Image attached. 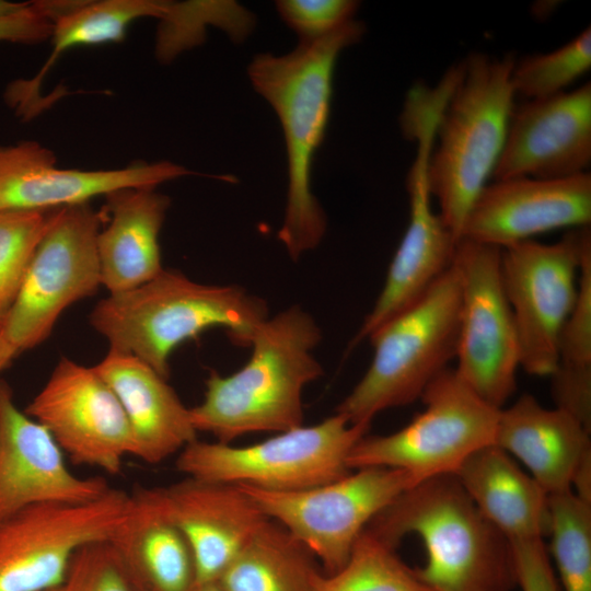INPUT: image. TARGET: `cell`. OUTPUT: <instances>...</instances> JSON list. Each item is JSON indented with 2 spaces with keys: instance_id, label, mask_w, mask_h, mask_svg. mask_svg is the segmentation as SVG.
Instances as JSON below:
<instances>
[{
  "instance_id": "6da1fadb",
  "label": "cell",
  "mask_w": 591,
  "mask_h": 591,
  "mask_svg": "<svg viewBox=\"0 0 591 591\" xmlns=\"http://www.w3.org/2000/svg\"><path fill=\"white\" fill-rule=\"evenodd\" d=\"M364 32V24L352 20L324 38L300 42L286 55H256L247 69L254 90L273 107L283 131L288 187L277 236L294 262L314 250L326 231L311 173L329 119L336 61Z\"/></svg>"
},
{
  "instance_id": "7a4b0ae2",
  "label": "cell",
  "mask_w": 591,
  "mask_h": 591,
  "mask_svg": "<svg viewBox=\"0 0 591 591\" xmlns=\"http://www.w3.org/2000/svg\"><path fill=\"white\" fill-rule=\"evenodd\" d=\"M322 329L300 305L256 328L248 361L229 375L211 372L202 401L189 408L197 432L230 443L251 432H282L303 425L304 387L323 375L313 355Z\"/></svg>"
},
{
  "instance_id": "3957f363",
  "label": "cell",
  "mask_w": 591,
  "mask_h": 591,
  "mask_svg": "<svg viewBox=\"0 0 591 591\" xmlns=\"http://www.w3.org/2000/svg\"><path fill=\"white\" fill-rule=\"evenodd\" d=\"M267 317V303L241 286L201 283L163 269L136 288L109 293L89 321L109 349L140 359L167 379L170 357L184 341L223 327L233 344L250 347Z\"/></svg>"
},
{
  "instance_id": "277c9868",
  "label": "cell",
  "mask_w": 591,
  "mask_h": 591,
  "mask_svg": "<svg viewBox=\"0 0 591 591\" xmlns=\"http://www.w3.org/2000/svg\"><path fill=\"white\" fill-rule=\"evenodd\" d=\"M366 530L393 548L406 535H418L427 560L414 571L433 591H511L517 586L509 540L454 474L404 491Z\"/></svg>"
},
{
  "instance_id": "5b68a950",
  "label": "cell",
  "mask_w": 591,
  "mask_h": 591,
  "mask_svg": "<svg viewBox=\"0 0 591 591\" xmlns=\"http://www.w3.org/2000/svg\"><path fill=\"white\" fill-rule=\"evenodd\" d=\"M515 57L475 51L462 71L436 128L428 185L445 227L459 242L475 199L493 177L501 154L514 92Z\"/></svg>"
},
{
  "instance_id": "8992f818",
  "label": "cell",
  "mask_w": 591,
  "mask_h": 591,
  "mask_svg": "<svg viewBox=\"0 0 591 591\" xmlns=\"http://www.w3.org/2000/svg\"><path fill=\"white\" fill-rule=\"evenodd\" d=\"M460 321L461 285L452 264L419 300L368 337L372 361L335 413L370 425L379 413L420 399L455 359Z\"/></svg>"
},
{
  "instance_id": "52a82bcc",
  "label": "cell",
  "mask_w": 591,
  "mask_h": 591,
  "mask_svg": "<svg viewBox=\"0 0 591 591\" xmlns=\"http://www.w3.org/2000/svg\"><path fill=\"white\" fill-rule=\"evenodd\" d=\"M369 428L335 413L316 425H302L244 447L196 439L177 454L175 466L187 477L206 482L302 490L350 473L348 455Z\"/></svg>"
},
{
  "instance_id": "ba28073f",
  "label": "cell",
  "mask_w": 591,
  "mask_h": 591,
  "mask_svg": "<svg viewBox=\"0 0 591 591\" xmlns=\"http://www.w3.org/2000/svg\"><path fill=\"white\" fill-rule=\"evenodd\" d=\"M425 409L402 429L363 436L350 451L349 470L390 467L419 482L454 474L479 449L495 444L498 408L483 401L447 369L424 391Z\"/></svg>"
},
{
  "instance_id": "9c48e42d",
  "label": "cell",
  "mask_w": 591,
  "mask_h": 591,
  "mask_svg": "<svg viewBox=\"0 0 591 591\" xmlns=\"http://www.w3.org/2000/svg\"><path fill=\"white\" fill-rule=\"evenodd\" d=\"M103 216L81 204L54 209L20 291L3 316L12 358L43 343L62 312L102 286L96 239Z\"/></svg>"
},
{
  "instance_id": "30bf717a",
  "label": "cell",
  "mask_w": 591,
  "mask_h": 591,
  "mask_svg": "<svg viewBox=\"0 0 591 591\" xmlns=\"http://www.w3.org/2000/svg\"><path fill=\"white\" fill-rule=\"evenodd\" d=\"M320 486L271 491L237 485L265 515L281 524L322 561L325 575L338 571L371 520L420 482L390 467H363Z\"/></svg>"
},
{
  "instance_id": "8fae6325",
  "label": "cell",
  "mask_w": 591,
  "mask_h": 591,
  "mask_svg": "<svg viewBox=\"0 0 591 591\" xmlns=\"http://www.w3.org/2000/svg\"><path fill=\"white\" fill-rule=\"evenodd\" d=\"M591 246L590 225L571 229L554 243L526 240L501 250V276L520 346L521 368L549 376L578 289L581 260Z\"/></svg>"
},
{
  "instance_id": "7c38bea8",
  "label": "cell",
  "mask_w": 591,
  "mask_h": 591,
  "mask_svg": "<svg viewBox=\"0 0 591 591\" xmlns=\"http://www.w3.org/2000/svg\"><path fill=\"white\" fill-rule=\"evenodd\" d=\"M131 495L111 488L80 505H37L0 521V591H47L61 584L76 554L109 542L131 509Z\"/></svg>"
},
{
  "instance_id": "4fadbf2b",
  "label": "cell",
  "mask_w": 591,
  "mask_h": 591,
  "mask_svg": "<svg viewBox=\"0 0 591 591\" xmlns=\"http://www.w3.org/2000/svg\"><path fill=\"white\" fill-rule=\"evenodd\" d=\"M452 264L461 285L460 379L501 409L517 389L520 346L501 276V250L461 239Z\"/></svg>"
},
{
  "instance_id": "5bb4252c",
  "label": "cell",
  "mask_w": 591,
  "mask_h": 591,
  "mask_svg": "<svg viewBox=\"0 0 591 591\" xmlns=\"http://www.w3.org/2000/svg\"><path fill=\"white\" fill-rule=\"evenodd\" d=\"M437 124L436 115L418 113L403 128V136L416 143L415 159L407 176L408 224L389 266L383 288L349 350L419 300L452 265L457 241L432 208L427 177Z\"/></svg>"
},
{
  "instance_id": "9a60e30c",
  "label": "cell",
  "mask_w": 591,
  "mask_h": 591,
  "mask_svg": "<svg viewBox=\"0 0 591 591\" xmlns=\"http://www.w3.org/2000/svg\"><path fill=\"white\" fill-rule=\"evenodd\" d=\"M24 412L50 432L76 465L116 475L131 453L124 409L94 367L62 357Z\"/></svg>"
},
{
  "instance_id": "2e32d148",
  "label": "cell",
  "mask_w": 591,
  "mask_h": 591,
  "mask_svg": "<svg viewBox=\"0 0 591 591\" xmlns=\"http://www.w3.org/2000/svg\"><path fill=\"white\" fill-rule=\"evenodd\" d=\"M189 173L170 161L138 162L116 170L61 169L54 152L39 142L0 144V212L89 204L121 188H157Z\"/></svg>"
},
{
  "instance_id": "e0dca14e",
  "label": "cell",
  "mask_w": 591,
  "mask_h": 591,
  "mask_svg": "<svg viewBox=\"0 0 591 591\" xmlns=\"http://www.w3.org/2000/svg\"><path fill=\"white\" fill-rule=\"evenodd\" d=\"M591 164V83L513 106L493 178H567Z\"/></svg>"
},
{
  "instance_id": "ac0fdd59",
  "label": "cell",
  "mask_w": 591,
  "mask_h": 591,
  "mask_svg": "<svg viewBox=\"0 0 591 591\" xmlns=\"http://www.w3.org/2000/svg\"><path fill=\"white\" fill-rule=\"evenodd\" d=\"M109 489L103 477L73 474L50 432L0 382V521L32 506L91 502Z\"/></svg>"
},
{
  "instance_id": "d6986e66",
  "label": "cell",
  "mask_w": 591,
  "mask_h": 591,
  "mask_svg": "<svg viewBox=\"0 0 591 591\" xmlns=\"http://www.w3.org/2000/svg\"><path fill=\"white\" fill-rule=\"evenodd\" d=\"M590 222V172L557 179H494L475 199L461 239L503 250L542 233Z\"/></svg>"
},
{
  "instance_id": "ffe728a7",
  "label": "cell",
  "mask_w": 591,
  "mask_h": 591,
  "mask_svg": "<svg viewBox=\"0 0 591 591\" xmlns=\"http://www.w3.org/2000/svg\"><path fill=\"white\" fill-rule=\"evenodd\" d=\"M176 524L194 554L197 584L212 583L269 520L237 485L192 477L144 488Z\"/></svg>"
},
{
  "instance_id": "44dd1931",
  "label": "cell",
  "mask_w": 591,
  "mask_h": 591,
  "mask_svg": "<svg viewBox=\"0 0 591 591\" xmlns=\"http://www.w3.org/2000/svg\"><path fill=\"white\" fill-rule=\"evenodd\" d=\"M118 398L131 432L130 455L158 464L197 439L190 412L167 379L140 359L109 349L94 366Z\"/></svg>"
},
{
  "instance_id": "7402d4cb",
  "label": "cell",
  "mask_w": 591,
  "mask_h": 591,
  "mask_svg": "<svg viewBox=\"0 0 591 591\" xmlns=\"http://www.w3.org/2000/svg\"><path fill=\"white\" fill-rule=\"evenodd\" d=\"M107 223L100 229L96 251L101 283L108 293L136 288L158 276L159 235L170 198L154 187H128L105 196Z\"/></svg>"
},
{
  "instance_id": "603a6c76",
  "label": "cell",
  "mask_w": 591,
  "mask_h": 591,
  "mask_svg": "<svg viewBox=\"0 0 591 591\" xmlns=\"http://www.w3.org/2000/svg\"><path fill=\"white\" fill-rule=\"evenodd\" d=\"M495 444L517 456L547 495L571 490L573 473L591 451L587 428L530 394L499 410Z\"/></svg>"
},
{
  "instance_id": "cb8c5ba5",
  "label": "cell",
  "mask_w": 591,
  "mask_h": 591,
  "mask_svg": "<svg viewBox=\"0 0 591 591\" xmlns=\"http://www.w3.org/2000/svg\"><path fill=\"white\" fill-rule=\"evenodd\" d=\"M454 475L482 514L509 541L548 535V495L496 444L474 452Z\"/></svg>"
},
{
  "instance_id": "d4e9b609",
  "label": "cell",
  "mask_w": 591,
  "mask_h": 591,
  "mask_svg": "<svg viewBox=\"0 0 591 591\" xmlns=\"http://www.w3.org/2000/svg\"><path fill=\"white\" fill-rule=\"evenodd\" d=\"M131 499L129 514L109 543L134 584L144 591H193L196 565L187 538L144 488Z\"/></svg>"
},
{
  "instance_id": "484cf974",
  "label": "cell",
  "mask_w": 591,
  "mask_h": 591,
  "mask_svg": "<svg viewBox=\"0 0 591 591\" xmlns=\"http://www.w3.org/2000/svg\"><path fill=\"white\" fill-rule=\"evenodd\" d=\"M172 2L158 0L67 1L53 22L51 51L38 73L9 90V101L21 114L39 107L38 91L47 72L67 50L121 40L132 22L141 18L163 19Z\"/></svg>"
},
{
  "instance_id": "4316f807",
  "label": "cell",
  "mask_w": 591,
  "mask_h": 591,
  "mask_svg": "<svg viewBox=\"0 0 591 591\" xmlns=\"http://www.w3.org/2000/svg\"><path fill=\"white\" fill-rule=\"evenodd\" d=\"M322 575L314 555L269 519L216 583L222 591H315Z\"/></svg>"
},
{
  "instance_id": "83f0119b",
  "label": "cell",
  "mask_w": 591,
  "mask_h": 591,
  "mask_svg": "<svg viewBox=\"0 0 591 591\" xmlns=\"http://www.w3.org/2000/svg\"><path fill=\"white\" fill-rule=\"evenodd\" d=\"M551 553L564 591H591V503L572 490L548 495Z\"/></svg>"
},
{
  "instance_id": "f1b7e54d",
  "label": "cell",
  "mask_w": 591,
  "mask_h": 591,
  "mask_svg": "<svg viewBox=\"0 0 591 591\" xmlns=\"http://www.w3.org/2000/svg\"><path fill=\"white\" fill-rule=\"evenodd\" d=\"M315 591H433L386 545L364 530L347 563L322 575Z\"/></svg>"
},
{
  "instance_id": "f546056e",
  "label": "cell",
  "mask_w": 591,
  "mask_h": 591,
  "mask_svg": "<svg viewBox=\"0 0 591 591\" xmlns=\"http://www.w3.org/2000/svg\"><path fill=\"white\" fill-rule=\"evenodd\" d=\"M591 68V28L548 53L514 60L511 85L514 95L538 100L557 95Z\"/></svg>"
},
{
  "instance_id": "4dcf8cb0",
  "label": "cell",
  "mask_w": 591,
  "mask_h": 591,
  "mask_svg": "<svg viewBox=\"0 0 591 591\" xmlns=\"http://www.w3.org/2000/svg\"><path fill=\"white\" fill-rule=\"evenodd\" d=\"M162 22L157 48L162 60H171L182 50L199 44L208 24L225 28L235 40L243 39L254 25L248 11L229 1L172 2Z\"/></svg>"
},
{
  "instance_id": "1f68e13d",
  "label": "cell",
  "mask_w": 591,
  "mask_h": 591,
  "mask_svg": "<svg viewBox=\"0 0 591 591\" xmlns=\"http://www.w3.org/2000/svg\"><path fill=\"white\" fill-rule=\"evenodd\" d=\"M51 211L0 212V316L20 291Z\"/></svg>"
},
{
  "instance_id": "d6a6232c",
  "label": "cell",
  "mask_w": 591,
  "mask_h": 591,
  "mask_svg": "<svg viewBox=\"0 0 591 591\" xmlns=\"http://www.w3.org/2000/svg\"><path fill=\"white\" fill-rule=\"evenodd\" d=\"M63 587L65 591H137L109 542L81 548L72 559Z\"/></svg>"
},
{
  "instance_id": "836d02e7",
  "label": "cell",
  "mask_w": 591,
  "mask_h": 591,
  "mask_svg": "<svg viewBox=\"0 0 591 591\" xmlns=\"http://www.w3.org/2000/svg\"><path fill=\"white\" fill-rule=\"evenodd\" d=\"M277 11L301 42L324 38L350 21L359 8L354 0H279Z\"/></svg>"
},
{
  "instance_id": "e575fe53",
  "label": "cell",
  "mask_w": 591,
  "mask_h": 591,
  "mask_svg": "<svg viewBox=\"0 0 591 591\" xmlns=\"http://www.w3.org/2000/svg\"><path fill=\"white\" fill-rule=\"evenodd\" d=\"M558 363L591 366V246L583 254L577 297L560 332Z\"/></svg>"
},
{
  "instance_id": "d590c367",
  "label": "cell",
  "mask_w": 591,
  "mask_h": 591,
  "mask_svg": "<svg viewBox=\"0 0 591 591\" xmlns=\"http://www.w3.org/2000/svg\"><path fill=\"white\" fill-rule=\"evenodd\" d=\"M549 378L555 407L591 431V366L558 363Z\"/></svg>"
},
{
  "instance_id": "8d00e7d4",
  "label": "cell",
  "mask_w": 591,
  "mask_h": 591,
  "mask_svg": "<svg viewBox=\"0 0 591 591\" xmlns=\"http://www.w3.org/2000/svg\"><path fill=\"white\" fill-rule=\"evenodd\" d=\"M509 542L517 586L522 591H560L543 540Z\"/></svg>"
},
{
  "instance_id": "74e56055",
  "label": "cell",
  "mask_w": 591,
  "mask_h": 591,
  "mask_svg": "<svg viewBox=\"0 0 591 591\" xmlns=\"http://www.w3.org/2000/svg\"><path fill=\"white\" fill-rule=\"evenodd\" d=\"M53 22L49 1L30 2L24 10L0 20V42L34 44L49 39Z\"/></svg>"
},
{
  "instance_id": "f35d334b",
  "label": "cell",
  "mask_w": 591,
  "mask_h": 591,
  "mask_svg": "<svg viewBox=\"0 0 591 591\" xmlns=\"http://www.w3.org/2000/svg\"><path fill=\"white\" fill-rule=\"evenodd\" d=\"M571 490L580 499L591 503V451L579 462L572 476Z\"/></svg>"
},
{
  "instance_id": "ab89813d",
  "label": "cell",
  "mask_w": 591,
  "mask_h": 591,
  "mask_svg": "<svg viewBox=\"0 0 591 591\" xmlns=\"http://www.w3.org/2000/svg\"><path fill=\"white\" fill-rule=\"evenodd\" d=\"M28 3L0 0V20L24 10Z\"/></svg>"
},
{
  "instance_id": "60d3db41",
  "label": "cell",
  "mask_w": 591,
  "mask_h": 591,
  "mask_svg": "<svg viewBox=\"0 0 591 591\" xmlns=\"http://www.w3.org/2000/svg\"><path fill=\"white\" fill-rule=\"evenodd\" d=\"M2 329L3 316H0V371L3 370L13 359L3 343Z\"/></svg>"
},
{
  "instance_id": "b9f144b4",
  "label": "cell",
  "mask_w": 591,
  "mask_h": 591,
  "mask_svg": "<svg viewBox=\"0 0 591 591\" xmlns=\"http://www.w3.org/2000/svg\"><path fill=\"white\" fill-rule=\"evenodd\" d=\"M193 591H222L216 582L196 586Z\"/></svg>"
},
{
  "instance_id": "7bdbcfd3",
  "label": "cell",
  "mask_w": 591,
  "mask_h": 591,
  "mask_svg": "<svg viewBox=\"0 0 591 591\" xmlns=\"http://www.w3.org/2000/svg\"><path fill=\"white\" fill-rule=\"evenodd\" d=\"M47 591H65L63 582L61 584H59L58 587L53 588V589L47 590Z\"/></svg>"
},
{
  "instance_id": "ee69618b",
  "label": "cell",
  "mask_w": 591,
  "mask_h": 591,
  "mask_svg": "<svg viewBox=\"0 0 591 591\" xmlns=\"http://www.w3.org/2000/svg\"><path fill=\"white\" fill-rule=\"evenodd\" d=\"M136 588H137V587H136ZM137 591H144V590H141V589H138V588H137Z\"/></svg>"
}]
</instances>
